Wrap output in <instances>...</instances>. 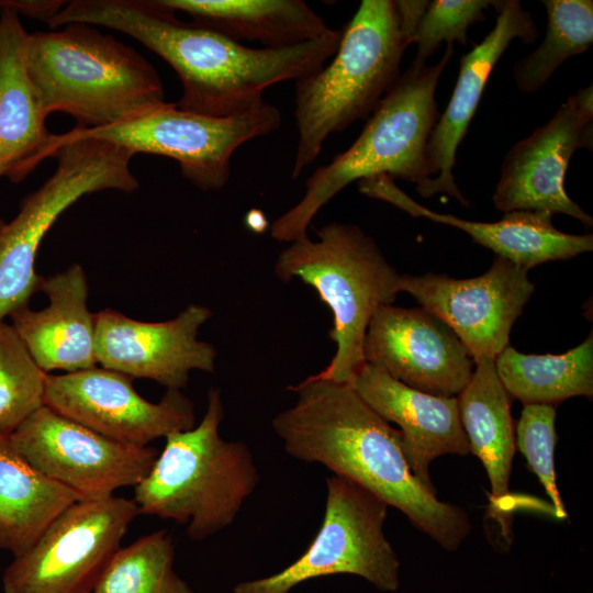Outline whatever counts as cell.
<instances>
[{"instance_id": "obj_1", "label": "cell", "mask_w": 593, "mask_h": 593, "mask_svg": "<svg viewBox=\"0 0 593 593\" xmlns=\"http://www.w3.org/2000/svg\"><path fill=\"white\" fill-rule=\"evenodd\" d=\"M71 23L124 33L166 60L182 93L176 105L210 116H233L261 108L264 91L299 80L333 57L342 31L286 47L245 46L213 30L186 23L159 0H75L48 22L52 30Z\"/></svg>"}, {"instance_id": "obj_2", "label": "cell", "mask_w": 593, "mask_h": 593, "mask_svg": "<svg viewBox=\"0 0 593 593\" xmlns=\"http://www.w3.org/2000/svg\"><path fill=\"white\" fill-rule=\"evenodd\" d=\"M289 390L296 394L295 403L272 419L289 456L325 466L400 510L446 550L459 548L471 529L468 514L440 501L412 473L400 430L350 384L312 374Z\"/></svg>"}, {"instance_id": "obj_3", "label": "cell", "mask_w": 593, "mask_h": 593, "mask_svg": "<svg viewBox=\"0 0 593 593\" xmlns=\"http://www.w3.org/2000/svg\"><path fill=\"white\" fill-rule=\"evenodd\" d=\"M26 69L46 114H69L80 128L119 124L167 103L154 66L89 24L32 33Z\"/></svg>"}, {"instance_id": "obj_4", "label": "cell", "mask_w": 593, "mask_h": 593, "mask_svg": "<svg viewBox=\"0 0 593 593\" xmlns=\"http://www.w3.org/2000/svg\"><path fill=\"white\" fill-rule=\"evenodd\" d=\"M452 54L454 44H449L435 65L413 61L400 75L351 146L316 168L300 201L273 221L272 238L292 243L307 236L318 211L354 181L377 175L416 186L428 180L426 146L439 116L435 92Z\"/></svg>"}, {"instance_id": "obj_5", "label": "cell", "mask_w": 593, "mask_h": 593, "mask_svg": "<svg viewBox=\"0 0 593 593\" xmlns=\"http://www.w3.org/2000/svg\"><path fill=\"white\" fill-rule=\"evenodd\" d=\"M223 417L221 392L212 388L201 422L169 434L149 472L134 486L139 515L186 525L193 540L233 524L259 473L245 443L220 435Z\"/></svg>"}, {"instance_id": "obj_6", "label": "cell", "mask_w": 593, "mask_h": 593, "mask_svg": "<svg viewBox=\"0 0 593 593\" xmlns=\"http://www.w3.org/2000/svg\"><path fill=\"white\" fill-rule=\"evenodd\" d=\"M410 45L395 1H361L342 31L333 60L295 81L298 143L292 179L316 160L331 134L371 115L399 79Z\"/></svg>"}, {"instance_id": "obj_7", "label": "cell", "mask_w": 593, "mask_h": 593, "mask_svg": "<svg viewBox=\"0 0 593 593\" xmlns=\"http://www.w3.org/2000/svg\"><path fill=\"white\" fill-rule=\"evenodd\" d=\"M317 237L290 243L279 254L275 272L281 281L298 278L311 286L333 313L329 337L336 353L313 376L351 384L365 363L362 347L370 320L380 306L394 302L401 275L357 225L332 222L317 231Z\"/></svg>"}, {"instance_id": "obj_8", "label": "cell", "mask_w": 593, "mask_h": 593, "mask_svg": "<svg viewBox=\"0 0 593 593\" xmlns=\"http://www.w3.org/2000/svg\"><path fill=\"white\" fill-rule=\"evenodd\" d=\"M134 155L112 143L83 138L59 147L54 174L26 195L19 213L0 225V321L27 306L43 277L35 271L40 245L57 219L86 194L102 190L133 192L138 181Z\"/></svg>"}, {"instance_id": "obj_9", "label": "cell", "mask_w": 593, "mask_h": 593, "mask_svg": "<svg viewBox=\"0 0 593 593\" xmlns=\"http://www.w3.org/2000/svg\"><path fill=\"white\" fill-rule=\"evenodd\" d=\"M281 112L265 103L233 116H210L167 102L141 116L99 128L72 130L51 135L47 156L63 145L83 138L112 143L133 155L150 154L175 159L182 176L203 191L221 190L231 175V158L244 143L277 131Z\"/></svg>"}, {"instance_id": "obj_10", "label": "cell", "mask_w": 593, "mask_h": 593, "mask_svg": "<svg viewBox=\"0 0 593 593\" xmlns=\"http://www.w3.org/2000/svg\"><path fill=\"white\" fill-rule=\"evenodd\" d=\"M326 490L324 518L307 549L277 573L237 583L233 593H290L303 582L333 574H355L379 590H398L400 561L383 532L389 505L334 474L326 479Z\"/></svg>"}, {"instance_id": "obj_11", "label": "cell", "mask_w": 593, "mask_h": 593, "mask_svg": "<svg viewBox=\"0 0 593 593\" xmlns=\"http://www.w3.org/2000/svg\"><path fill=\"white\" fill-rule=\"evenodd\" d=\"M133 499L79 500L63 511L2 575V593H92L138 516Z\"/></svg>"}, {"instance_id": "obj_12", "label": "cell", "mask_w": 593, "mask_h": 593, "mask_svg": "<svg viewBox=\"0 0 593 593\" xmlns=\"http://www.w3.org/2000/svg\"><path fill=\"white\" fill-rule=\"evenodd\" d=\"M15 450L37 471L85 499L137 485L157 449L105 437L43 405L11 436Z\"/></svg>"}, {"instance_id": "obj_13", "label": "cell", "mask_w": 593, "mask_h": 593, "mask_svg": "<svg viewBox=\"0 0 593 593\" xmlns=\"http://www.w3.org/2000/svg\"><path fill=\"white\" fill-rule=\"evenodd\" d=\"M592 85L570 96L544 125L506 153L492 201L501 212L561 213L592 227L593 219L567 194L564 177L573 153L592 148Z\"/></svg>"}, {"instance_id": "obj_14", "label": "cell", "mask_w": 593, "mask_h": 593, "mask_svg": "<svg viewBox=\"0 0 593 593\" xmlns=\"http://www.w3.org/2000/svg\"><path fill=\"white\" fill-rule=\"evenodd\" d=\"M44 404L113 440L148 446L195 425L192 401L168 389L157 403L141 396L132 378L103 367L47 374Z\"/></svg>"}, {"instance_id": "obj_15", "label": "cell", "mask_w": 593, "mask_h": 593, "mask_svg": "<svg viewBox=\"0 0 593 593\" xmlns=\"http://www.w3.org/2000/svg\"><path fill=\"white\" fill-rule=\"evenodd\" d=\"M528 270L495 256L489 270L467 279L446 275H403L400 291L410 293L441 320L474 360L495 359L535 287Z\"/></svg>"}, {"instance_id": "obj_16", "label": "cell", "mask_w": 593, "mask_h": 593, "mask_svg": "<svg viewBox=\"0 0 593 593\" xmlns=\"http://www.w3.org/2000/svg\"><path fill=\"white\" fill-rule=\"evenodd\" d=\"M365 362L415 390L458 395L474 361L458 336L424 307L380 306L363 339Z\"/></svg>"}, {"instance_id": "obj_17", "label": "cell", "mask_w": 593, "mask_h": 593, "mask_svg": "<svg viewBox=\"0 0 593 593\" xmlns=\"http://www.w3.org/2000/svg\"><path fill=\"white\" fill-rule=\"evenodd\" d=\"M210 309L190 304L175 318L143 322L105 309L94 314L97 365L168 389L186 387L192 370L213 372L216 350L198 339Z\"/></svg>"}, {"instance_id": "obj_18", "label": "cell", "mask_w": 593, "mask_h": 593, "mask_svg": "<svg viewBox=\"0 0 593 593\" xmlns=\"http://www.w3.org/2000/svg\"><path fill=\"white\" fill-rule=\"evenodd\" d=\"M492 4L497 13L495 25L479 44L461 56L452 94L429 136L426 146L428 180L416 186V191L424 198L444 193L468 205L452 174L459 144L477 112L488 80L508 45L515 38L533 44L538 37V27L519 1L501 0Z\"/></svg>"}, {"instance_id": "obj_19", "label": "cell", "mask_w": 593, "mask_h": 593, "mask_svg": "<svg viewBox=\"0 0 593 593\" xmlns=\"http://www.w3.org/2000/svg\"><path fill=\"white\" fill-rule=\"evenodd\" d=\"M350 385L378 415L400 427L406 462L427 489L436 491L429 477L433 460L470 454L457 398L415 390L367 362Z\"/></svg>"}, {"instance_id": "obj_20", "label": "cell", "mask_w": 593, "mask_h": 593, "mask_svg": "<svg viewBox=\"0 0 593 593\" xmlns=\"http://www.w3.org/2000/svg\"><path fill=\"white\" fill-rule=\"evenodd\" d=\"M358 186L363 194L389 202L413 217H425L463 231L474 243L494 251L495 256L526 270L593 249L592 234L559 231L549 212L512 211L496 222H475L427 209L403 192L388 175L362 179Z\"/></svg>"}, {"instance_id": "obj_21", "label": "cell", "mask_w": 593, "mask_h": 593, "mask_svg": "<svg viewBox=\"0 0 593 593\" xmlns=\"http://www.w3.org/2000/svg\"><path fill=\"white\" fill-rule=\"evenodd\" d=\"M40 291L48 298L46 307L36 311L27 305L9 316L36 365L46 373L96 367L94 314L87 305L88 281L83 268L72 264L58 273L43 277Z\"/></svg>"}, {"instance_id": "obj_22", "label": "cell", "mask_w": 593, "mask_h": 593, "mask_svg": "<svg viewBox=\"0 0 593 593\" xmlns=\"http://www.w3.org/2000/svg\"><path fill=\"white\" fill-rule=\"evenodd\" d=\"M30 35L20 14L0 9V179L23 181L45 159L52 133L26 69Z\"/></svg>"}, {"instance_id": "obj_23", "label": "cell", "mask_w": 593, "mask_h": 593, "mask_svg": "<svg viewBox=\"0 0 593 593\" xmlns=\"http://www.w3.org/2000/svg\"><path fill=\"white\" fill-rule=\"evenodd\" d=\"M192 23L238 43L259 42L264 47H286L320 38L329 29L302 0H159Z\"/></svg>"}, {"instance_id": "obj_24", "label": "cell", "mask_w": 593, "mask_h": 593, "mask_svg": "<svg viewBox=\"0 0 593 593\" xmlns=\"http://www.w3.org/2000/svg\"><path fill=\"white\" fill-rule=\"evenodd\" d=\"M494 360H474L472 377L457 402L470 452L485 468L492 508L497 511L508 496L515 438L510 394L497 376Z\"/></svg>"}, {"instance_id": "obj_25", "label": "cell", "mask_w": 593, "mask_h": 593, "mask_svg": "<svg viewBox=\"0 0 593 593\" xmlns=\"http://www.w3.org/2000/svg\"><path fill=\"white\" fill-rule=\"evenodd\" d=\"M82 497L33 468L0 437V549L13 557L30 548L47 526Z\"/></svg>"}, {"instance_id": "obj_26", "label": "cell", "mask_w": 593, "mask_h": 593, "mask_svg": "<svg viewBox=\"0 0 593 593\" xmlns=\"http://www.w3.org/2000/svg\"><path fill=\"white\" fill-rule=\"evenodd\" d=\"M494 362L510 396L524 405H555L572 396L593 395L592 332L564 354H523L508 345Z\"/></svg>"}, {"instance_id": "obj_27", "label": "cell", "mask_w": 593, "mask_h": 593, "mask_svg": "<svg viewBox=\"0 0 593 593\" xmlns=\"http://www.w3.org/2000/svg\"><path fill=\"white\" fill-rule=\"evenodd\" d=\"M547 30L540 45L517 60L513 77L525 93L540 90L568 58L589 49L593 43V2L591 0H542Z\"/></svg>"}, {"instance_id": "obj_28", "label": "cell", "mask_w": 593, "mask_h": 593, "mask_svg": "<svg viewBox=\"0 0 593 593\" xmlns=\"http://www.w3.org/2000/svg\"><path fill=\"white\" fill-rule=\"evenodd\" d=\"M175 544L164 529L121 547L92 593H194L175 571Z\"/></svg>"}, {"instance_id": "obj_29", "label": "cell", "mask_w": 593, "mask_h": 593, "mask_svg": "<svg viewBox=\"0 0 593 593\" xmlns=\"http://www.w3.org/2000/svg\"><path fill=\"white\" fill-rule=\"evenodd\" d=\"M46 372L11 324L0 321V437L11 436L44 404Z\"/></svg>"}, {"instance_id": "obj_30", "label": "cell", "mask_w": 593, "mask_h": 593, "mask_svg": "<svg viewBox=\"0 0 593 593\" xmlns=\"http://www.w3.org/2000/svg\"><path fill=\"white\" fill-rule=\"evenodd\" d=\"M555 423V405L525 404L516 426V445L550 497L556 516L564 518L567 512L556 483Z\"/></svg>"}, {"instance_id": "obj_31", "label": "cell", "mask_w": 593, "mask_h": 593, "mask_svg": "<svg viewBox=\"0 0 593 593\" xmlns=\"http://www.w3.org/2000/svg\"><path fill=\"white\" fill-rule=\"evenodd\" d=\"M493 1L485 0H434L428 1L413 35L417 45L414 63L423 65L443 42L468 43V29L484 20V11Z\"/></svg>"}, {"instance_id": "obj_32", "label": "cell", "mask_w": 593, "mask_h": 593, "mask_svg": "<svg viewBox=\"0 0 593 593\" xmlns=\"http://www.w3.org/2000/svg\"><path fill=\"white\" fill-rule=\"evenodd\" d=\"M7 4L19 14L48 23L65 5V1L5 0Z\"/></svg>"}, {"instance_id": "obj_33", "label": "cell", "mask_w": 593, "mask_h": 593, "mask_svg": "<svg viewBox=\"0 0 593 593\" xmlns=\"http://www.w3.org/2000/svg\"><path fill=\"white\" fill-rule=\"evenodd\" d=\"M2 223H3L2 220H0V225H1Z\"/></svg>"}, {"instance_id": "obj_34", "label": "cell", "mask_w": 593, "mask_h": 593, "mask_svg": "<svg viewBox=\"0 0 593 593\" xmlns=\"http://www.w3.org/2000/svg\"><path fill=\"white\" fill-rule=\"evenodd\" d=\"M0 9H1V4H0Z\"/></svg>"}]
</instances>
